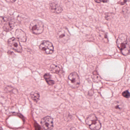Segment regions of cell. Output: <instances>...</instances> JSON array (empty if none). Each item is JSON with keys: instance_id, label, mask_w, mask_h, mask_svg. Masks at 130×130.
<instances>
[{"instance_id": "obj_1", "label": "cell", "mask_w": 130, "mask_h": 130, "mask_svg": "<svg viewBox=\"0 0 130 130\" xmlns=\"http://www.w3.org/2000/svg\"><path fill=\"white\" fill-rule=\"evenodd\" d=\"M116 44L122 55L126 56L130 54V41L125 34L119 35L116 41Z\"/></svg>"}, {"instance_id": "obj_2", "label": "cell", "mask_w": 130, "mask_h": 130, "mask_svg": "<svg viewBox=\"0 0 130 130\" xmlns=\"http://www.w3.org/2000/svg\"><path fill=\"white\" fill-rule=\"evenodd\" d=\"M86 124L89 126L91 130H99L101 128V123L98 120L95 115L91 114L87 116L85 121Z\"/></svg>"}, {"instance_id": "obj_3", "label": "cell", "mask_w": 130, "mask_h": 130, "mask_svg": "<svg viewBox=\"0 0 130 130\" xmlns=\"http://www.w3.org/2000/svg\"><path fill=\"white\" fill-rule=\"evenodd\" d=\"M70 33L68 29L66 27H63L60 29L57 34V39L60 44H66L70 39Z\"/></svg>"}, {"instance_id": "obj_4", "label": "cell", "mask_w": 130, "mask_h": 130, "mask_svg": "<svg viewBox=\"0 0 130 130\" xmlns=\"http://www.w3.org/2000/svg\"><path fill=\"white\" fill-rule=\"evenodd\" d=\"M29 29L33 34L39 35L41 34L44 31V24L41 21L35 20L30 23Z\"/></svg>"}, {"instance_id": "obj_5", "label": "cell", "mask_w": 130, "mask_h": 130, "mask_svg": "<svg viewBox=\"0 0 130 130\" xmlns=\"http://www.w3.org/2000/svg\"><path fill=\"white\" fill-rule=\"evenodd\" d=\"M39 47L42 52L45 54H51L54 52V46L52 43L49 41H44L42 42Z\"/></svg>"}, {"instance_id": "obj_6", "label": "cell", "mask_w": 130, "mask_h": 130, "mask_svg": "<svg viewBox=\"0 0 130 130\" xmlns=\"http://www.w3.org/2000/svg\"><path fill=\"white\" fill-rule=\"evenodd\" d=\"M68 83L70 86L73 89L79 86L80 83L79 77L76 72H73L69 75Z\"/></svg>"}, {"instance_id": "obj_7", "label": "cell", "mask_w": 130, "mask_h": 130, "mask_svg": "<svg viewBox=\"0 0 130 130\" xmlns=\"http://www.w3.org/2000/svg\"><path fill=\"white\" fill-rule=\"evenodd\" d=\"M8 44L10 47L16 52L22 53V47L20 43L19 40L17 38H10L8 40Z\"/></svg>"}, {"instance_id": "obj_8", "label": "cell", "mask_w": 130, "mask_h": 130, "mask_svg": "<svg viewBox=\"0 0 130 130\" xmlns=\"http://www.w3.org/2000/svg\"><path fill=\"white\" fill-rule=\"evenodd\" d=\"M41 123L44 130H51L54 127L53 119L51 116L44 117L42 119Z\"/></svg>"}, {"instance_id": "obj_9", "label": "cell", "mask_w": 130, "mask_h": 130, "mask_svg": "<svg viewBox=\"0 0 130 130\" xmlns=\"http://www.w3.org/2000/svg\"><path fill=\"white\" fill-rule=\"evenodd\" d=\"M15 20L13 17H8L7 19L5 22L3 29L6 32L11 31L15 26Z\"/></svg>"}, {"instance_id": "obj_10", "label": "cell", "mask_w": 130, "mask_h": 130, "mask_svg": "<svg viewBox=\"0 0 130 130\" xmlns=\"http://www.w3.org/2000/svg\"><path fill=\"white\" fill-rule=\"evenodd\" d=\"M111 108L114 112L121 113L124 111V105L121 101H115L112 104Z\"/></svg>"}, {"instance_id": "obj_11", "label": "cell", "mask_w": 130, "mask_h": 130, "mask_svg": "<svg viewBox=\"0 0 130 130\" xmlns=\"http://www.w3.org/2000/svg\"><path fill=\"white\" fill-rule=\"evenodd\" d=\"M49 9L51 12L55 14H59L63 11V8L57 3L51 2L49 4Z\"/></svg>"}, {"instance_id": "obj_12", "label": "cell", "mask_w": 130, "mask_h": 130, "mask_svg": "<svg viewBox=\"0 0 130 130\" xmlns=\"http://www.w3.org/2000/svg\"><path fill=\"white\" fill-rule=\"evenodd\" d=\"M15 35L19 41L22 42H26L27 39L26 35L23 30L21 29H17L15 32Z\"/></svg>"}, {"instance_id": "obj_13", "label": "cell", "mask_w": 130, "mask_h": 130, "mask_svg": "<svg viewBox=\"0 0 130 130\" xmlns=\"http://www.w3.org/2000/svg\"><path fill=\"white\" fill-rule=\"evenodd\" d=\"M49 70L52 73L57 74H61V71L63 70L61 66L54 64H52L51 65Z\"/></svg>"}, {"instance_id": "obj_14", "label": "cell", "mask_w": 130, "mask_h": 130, "mask_svg": "<svg viewBox=\"0 0 130 130\" xmlns=\"http://www.w3.org/2000/svg\"><path fill=\"white\" fill-rule=\"evenodd\" d=\"M44 77L48 85L52 86L54 84L55 82L51 79V76L49 73L45 74L44 75Z\"/></svg>"}, {"instance_id": "obj_15", "label": "cell", "mask_w": 130, "mask_h": 130, "mask_svg": "<svg viewBox=\"0 0 130 130\" xmlns=\"http://www.w3.org/2000/svg\"><path fill=\"white\" fill-rule=\"evenodd\" d=\"M30 96L33 101L37 102L39 100L40 95L38 92L37 91H35V92H32L30 93Z\"/></svg>"}, {"instance_id": "obj_16", "label": "cell", "mask_w": 130, "mask_h": 130, "mask_svg": "<svg viewBox=\"0 0 130 130\" xmlns=\"http://www.w3.org/2000/svg\"><path fill=\"white\" fill-rule=\"evenodd\" d=\"M93 75L92 79L93 82L95 83H98L100 82L101 80V78L99 75L98 74V73H97L96 71L93 72Z\"/></svg>"}, {"instance_id": "obj_17", "label": "cell", "mask_w": 130, "mask_h": 130, "mask_svg": "<svg viewBox=\"0 0 130 130\" xmlns=\"http://www.w3.org/2000/svg\"><path fill=\"white\" fill-rule=\"evenodd\" d=\"M122 95L126 98H129L130 97V93L128 90H126L122 93Z\"/></svg>"}, {"instance_id": "obj_18", "label": "cell", "mask_w": 130, "mask_h": 130, "mask_svg": "<svg viewBox=\"0 0 130 130\" xmlns=\"http://www.w3.org/2000/svg\"><path fill=\"white\" fill-rule=\"evenodd\" d=\"M7 53H8L9 56H10L11 57L13 58L15 57V54L14 53L11 52V51H8Z\"/></svg>"}, {"instance_id": "obj_19", "label": "cell", "mask_w": 130, "mask_h": 130, "mask_svg": "<svg viewBox=\"0 0 130 130\" xmlns=\"http://www.w3.org/2000/svg\"><path fill=\"white\" fill-rule=\"evenodd\" d=\"M126 2H127V1H119V3H120L119 4H121V5H123V4H125Z\"/></svg>"}, {"instance_id": "obj_20", "label": "cell", "mask_w": 130, "mask_h": 130, "mask_svg": "<svg viewBox=\"0 0 130 130\" xmlns=\"http://www.w3.org/2000/svg\"><path fill=\"white\" fill-rule=\"evenodd\" d=\"M91 90H90L89 91V92H88V95H89V96H90V95H91V96L92 95H93V91H92V92H91Z\"/></svg>"}, {"instance_id": "obj_21", "label": "cell", "mask_w": 130, "mask_h": 130, "mask_svg": "<svg viewBox=\"0 0 130 130\" xmlns=\"http://www.w3.org/2000/svg\"><path fill=\"white\" fill-rule=\"evenodd\" d=\"M7 2H8V3H10V2H11L12 3H14V2H15V1H7Z\"/></svg>"}]
</instances>
